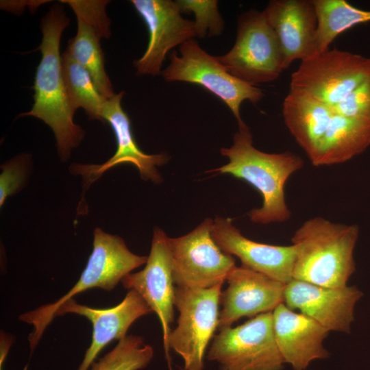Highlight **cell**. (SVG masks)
<instances>
[{"label": "cell", "instance_id": "obj_1", "mask_svg": "<svg viewBox=\"0 0 370 370\" xmlns=\"http://www.w3.org/2000/svg\"><path fill=\"white\" fill-rule=\"evenodd\" d=\"M69 22L59 3L53 5L42 18V38L37 49L42 56L33 86L34 102L30 111L18 115L34 116L50 127L56 140L58 153L64 162L85 136L84 130L74 122L75 110L71 105L62 69L60 39Z\"/></svg>", "mask_w": 370, "mask_h": 370}, {"label": "cell", "instance_id": "obj_2", "mask_svg": "<svg viewBox=\"0 0 370 370\" xmlns=\"http://www.w3.org/2000/svg\"><path fill=\"white\" fill-rule=\"evenodd\" d=\"M220 152L229 159L228 163L208 172L229 174L244 180L262 195V206L248 214L251 222L268 224L283 223L290 219L285 184L292 174L303 167L301 157L291 151L269 153L257 149L245 123L238 125L232 145L221 148Z\"/></svg>", "mask_w": 370, "mask_h": 370}, {"label": "cell", "instance_id": "obj_3", "mask_svg": "<svg viewBox=\"0 0 370 370\" xmlns=\"http://www.w3.org/2000/svg\"><path fill=\"white\" fill-rule=\"evenodd\" d=\"M358 234L356 225L321 217L303 223L291 238L295 251L293 279L328 287L347 286L356 270L354 250Z\"/></svg>", "mask_w": 370, "mask_h": 370}, {"label": "cell", "instance_id": "obj_4", "mask_svg": "<svg viewBox=\"0 0 370 370\" xmlns=\"http://www.w3.org/2000/svg\"><path fill=\"white\" fill-rule=\"evenodd\" d=\"M147 256L133 254L124 240L97 227L93 233V249L87 264L75 285L56 301L42 305L19 315L18 319L33 325L28 336L30 356L55 318L57 309L65 301L88 289L113 290L133 270L146 264Z\"/></svg>", "mask_w": 370, "mask_h": 370}, {"label": "cell", "instance_id": "obj_5", "mask_svg": "<svg viewBox=\"0 0 370 370\" xmlns=\"http://www.w3.org/2000/svg\"><path fill=\"white\" fill-rule=\"evenodd\" d=\"M217 58L230 74L253 86L273 82L285 70L278 38L264 12L255 9L238 16L234 45Z\"/></svg>", "mask_w": 370, "mask_h": 370}, {"label": "cell", "instance_id": "obj_6", "mask_svg": "<svg viewBox=\"0 0 370 370\" xmlns=\"http://www.w3.org/2000/svg\"><path fill=\"white\" fill-rule=\"evenodd\" d=\"M175 288L177 324L169 338V349L182 359L184 370H203L207 346L219 328L221 287Z\"/></svg>", "mask_w": 370, "mask_h": 370}, {"label": "cell", "instance_id": "obj_7", "mask_svg": "<svg viewBox=\"0 0 370 370\" xmlns=\"http://www.w3.org/2000/svg\"><path fill=\"white\" fill-rule=\"evenodd\" d=\"M169 55L170 63L162 71L168 82H185L201 86L223 101L230 109L238 125L244 123L241 116L242 103L254 104L264 97L262 90L230 74L219 61L205 51L197 41L190 39Z\"/></svg>", "mask_w": 370, "mask_h": 370}, {"label": "cell", "instance_id": "obj_8", "mask_svg": "<svg viewBox=\"0 0 370 370\" xmlns=\"http://www.w3.org/2000/svg\"><path fill=\"white\" fill-rule=\"evenodd\" d=\"M370 76V58L337 49L301 61L291 78L290 90L332 107Z\"/></svg>", "mask_w": 370, "mask_h": 370}, {"label": "cell", "instance_id": "obj_9", "mask_svg": "<svg viewBox=\"0 0 370 370\" xmlns=\"http://www.w3.org/2000/svg\"><path fill=\"white\" fill-rule=\"evenodd\" d=\"M207 357L220 370H281L284 362L275 339L273 312L220 328Z\"/></svg>", "mask_w": 370, "mask_h": 370}, {"label": "cell", "instance_id": "obj_10", "mask_svg": "<svg viewBox=\"0 0 370 370\" xmlns=\"http://www.w3.org/2000/svg\"><path fill=\"white\" fill-rule=\"evenodd\" d=\"M213 220L205 219L188 234L169 238L173 279L177 286L210 288L223 283L236 267L233 256L214 241Z\"/></svg>", "mask_w": 370, "mask_h": 370}, {"label": "cell", "instance_id": "obj_11", "mask_svg": "<svg viewBox=\"0 0 370 370\" xmlns=\"http://www.w3.org/2000/svg\"><path fill=\"white\" fill-rule=\"evenodd\" d=\"M169 238L162 229L155 227L145 267L140 271L127 274L121 282L125 288L136 291L158 316L165 358L171 370L169 338L174 319L175 287Z\"/></svg>", "mask_w": 370, "mask_h": 370}, {"label": "cell", "instance_id": "obj_12", "mask_svg": "<svg viewBox=\"0 0 370 370\" xmlns=\"http://www.w3.org/2000/svg\"><path fill=\"white\" fill-rule=\"evenodd\" d=\"M149 31V42L143 56L134 62L136 74L156 76L167 53L173 47L193 39L194 23L182 16L176 1L132 0Z\"/></svg>", "mask_w": 370, "mask_h": 370}, {"label": "cell", "instance_id": "obj_13", "mask_svg": "<svg viewBox=\"0 0 370 370\" xmlns=\"http://www.w3.org/2000/svg\"><path fill=\"white\" fill-rule=\"evenodd\" d=\"M124 94V91H121L108 99L101 116L102 122H108L114 133L117 146L114 154L101 164L74 163L70 166L73 174L82 177L86 187L110 169L125 163L135 166L143 180L156 184L162 182L156 166L165 164L168 157L164 153L147 154L139 148L132 134L130 119L121 107Z\"/></svg>", "mask_w": 370, "mask_h": 370}, {"label": "cell", "instance_id": "obj_14", "mask_svg": "<svg viewBox=\"0 0 370 370\" xmlns=\"http://www.w3.org/2000/svg\"><path fill=\"white\" fill-rule=\"evenodd\" d=\"M73 10L77 21L75 36L68 42L66 49L91 75L101 95L106 99L115 95L105 69L102 38L111 36L110 20L106 12L110 1L61 0Z\"/></svg>", "mask_w": 370, "mask_h": 370}, {"label": "cell", "instance_id": "obj_15", "mask_svg": "<svg viewBox=\"0 0 370 370\" xmlns=\"http://www.w3.org/2000/svg\"><path fill=\"white\" fill-rule=\"evenodd\" d=\"M362 297L357 287H328L293 279L285 284L284 304L328 330L349 333L354 308Z\"/></svg>", "mask_w": 370, "mask_h": 370}, {"label": "cell", "instance_id": "obj_16", "mask_svg": "<svg viewBox=\"0 0 370 370\" xmlns=\"http://www.w3.org/2000/svg\"><path fill=\"white\" fill-rule=\"evenodd\" d=\"M226 281L228 286L220 299L219 329L244 317L273 312L284 303L285 284L242 265L236 266Z\"/></svg>", "mask_w": 370, "mask_h": 370}, {"label": "cell", "instance_id": "obj_17", "mask_svg": "<svg viewBox=\"0 0 370 370\" xmlns=\"http://www.w3.org/2000/svg\"><path fill=\"white\" fill-rule=\"evenodd\" d=\"M153 312L146 301L134 290H129L116 306L106 309L88 307L72 298L56 310L55 317L68 313L88 319L92 324V340L77 370H88L101 351L111 341L127 336L132 323L140 317Z\"/></svg>", "mask_w": 370, "mask_h": 370}, {"label": "cell", "instance_id": "obj_18", "mask_svg": "<svg viewBox=\"0 0 370 370\" xmlns=\"http://www.w3.org/2000/svg\"><path fill=\"white\" fill-rule=\"evenodd\" d=\"M212 236L225 253L238 257L242 266L287 284L293 280L295 258L291 245L258 243L245 237L230 218L217 217L213 221Z\"/></svg>", "mask_w": 370, "mask_h": 370}, {"label": "cell", "instance_id": "obj_19", "mask_svg": "<svg viewBox=\"0 0 370 370\" xmlns=\"http://www.w3.org/2000/svg\"><path fill=\"white\" fill-rule=\"evenodd\" d=\"M263 12L278 38L284 69L314 56L317 17L312 0H273Z\"/></svg>", "mask_w": 370, "mask_h": 370}, {"label": "cell", "instance_id": "obj_20", "mask_svg": "<svg viewBox=\"0 0 370 370\" xmlns=\"http://www.w3.org/2000/svg\"><path fill=\"white\" fill-rule=\"evenodd\" d=\"M273 321L280 353L294 370H305L312 361L329 356L323 341L330 331L312 318L282 303L273 311Z\"/></svg>", "mask_w": 370, "mask_h": 370}, {"label": "cell", "instance_id": "obj_21", "mask_svg": "<svg viewBox=\"0 0 370 370\" xmlns=\"http://www.w3.org/2000/svg\"><path fill=\"white\" fill-rule=\"evenodd\" d=\"M333 108L307 95L289 91L283 102L284 123L310 160L325 135L332 116Z\"/></svg>", "mask_w": 370, "mask_h": 370}, {"label": "cell", "instance_id": "obj_22", "mask_svg": "<svg viewBox=\"0 0 370 370\" xmlns=\"http://www.w3.org/2000/svg\"><path fill=\"white\" fill-rule=\"evenodd\" d=\"M370 145V125L334 111L330 125L310 160L317 166L345 162Z\"/></svg>", "mask_w": 370, "mask_h": 370}, {"label": "cell", "instance_id": "obj_23", "mask_svg": "<svg viewBox=\"0 0 370 370\" xmlns=\"http://www.w3.org/2000/svg\"><path fill=\"white\" fill-rule=\"evenodd\" d=\"M317 28L314 56L329 49L330 45L342 32L352 27L370 22V10L354 7L345 0H312Z\"/></svg>", "mask_w": 370, "mask_h": 370}, {"label": "cell", "instance_id": "obj_24", "mask_svg": "<svg viewBox=\"0 0 370 370\" xmlns=\"http://www.w3.org/2000/svg\"><path fill=\"white\" fill-rule=\"evenodd\" d=\"M62 69L67 94L72 108H82L89 119L102 122L106 101L99 92L88 71L66 50L62 54Z\"/></svg>", "mask_w": 370, "mask_h": 370}, {"label": "cell", "instance_id": "obj_25", "mask_svg": "<svg viewBox=\"0 0 370 370\" xmlns=\"http://www.w3.org/2000/svg\"><path fill=\"white\" fill-rule=\"evenodd\" d=\"M153 354V347L144 344L141 336L127 335L88 370H140L149 364Z\"/></svg>", "mask_w": 370, "mask_h": 370}, {"label": "cell", "instance_id": "obj_26", "mask_svg": "<svg viewBox=\"0 0 370 370\" xmlns=\"http://www.w3.org/2000/svg\"><path fill=\"white\" fill-rule=\"evenodd\" d=\"M182 13H193L196 37L220 36L224 30V22L216 0H179L176 1Z\"/></svg>", "mask_w": 370, "mask_h": 370}, {"label": "cell", "instance_id": "obj_27", "mask_svg": "<svg viewBox=\"0 0 370 370\" xmlns=\"http://www.w3.org/2000/svg\"><path fill=\"white\" fill-rule=\"evenodd\" d=\"M30 156L20 154L1 165L0 206L6 199L18 192L25 185L30 167Z\"/></svg>", "mask_w": 370, "mask_h": 370}, {"label": "cell", "instance_id": "obj_28", "mask_svg": "<svg viewBox=\"0 0 370 370\" xmlns=\"http://www.w3.org/2000/svg\"><path fill=\"white\" fill-rule=\"evenodd\" d=\"M332 108L341 115L370 125V76Z\"/></svg>", "mask_w": 370, "mask_h": 370}, {"label": "cell", "instance_id": "obj_29", "mask_svg": "<svg viewBox=\"0 0 370 370\" xmlns=\"http://www.w3.org/2000/svg\"><path fill=\"white\" fill-rule=\"evenodd\" d=\"M5 360V358H0V370H2V369H3V363H4Z\"/></svg>", "mask_w": 370, "mask_h": 370}]
</instances>
